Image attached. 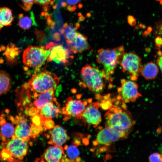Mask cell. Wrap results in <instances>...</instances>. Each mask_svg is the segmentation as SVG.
Segmentation results:
<instances>
[{
	"mask_svg": "<svg viewBox=\"0 0 162 162\" xmlns=\"http://www.w3.org/2000/svg\"><path fill=\"white\" fill-rule=\"evenodd\" d=\"M61 6L63 7H64L67 6V4L65 2H62L61 4Z\"/></svg>",
	"mask_w": 162,
	"mask_h": 162,
	"instance_id": "ab89813d",
	"label": "cell"
},
{
	"mask_svg": "<svg viewBox=\"0 0 162 162\" xmlns=\"http://www.w3.org/2000/svg\"><path fill=\"white\" fill-rule=\"evenodd\" d=\"M59 106L60 104L56 98L39 110L38 114L48 119L56 117L60 112Z\"/></svg>",
	"mask_w": 162,
	"mask_h": 162,
	"instance_id": "d6986e66",
	"label": "cell"
},
{
	"mask_svg": "<svg viewBox=\"0 0 162 162\" xmlns=\"http://www.w3.org/2000/svg\"><path fill=\"white\" fill-rule=\"evenodd\" d=\"M64 152L62 147L54 145L49 146L44 151L40 159V161L64 162Z\"/></svg>",
	"mask_w": 162,
	"mask_h": 162,
	"instance_id": "4fadbf2b",
	"label": "cell"
},
{
	"mask_svg": "<svg viewBox=\"0 0 162 162\" xmlns=\"http://www.w3.org/2000/svg\"><path fill=\"white\" fill-rule=\"evenodd\" d=\"M51 0H34V2L36 4L44 6L47 5Z\"/></svg>",
	"mask_w": 162,
	"mask_h": 162,
	"instance_id": "f546056e",
	"label": "cell"
},
{
	"mask_svg": "<svg viewBox=\"0 0 162 162\" xmlns=\"http://www.w3.org/2000/svg\"><path fill=\"white\" fill-rule=\"evenodd\" d=\"M52 38L56 41H60L61 39L60 34L58 32H55L52 35Z\"/></svg>",
	"mask_w": 162,
	"mask_h": 162,
	"instance_id": "d6a6232c",
	"label": "cell"
},
{
	"mask_svg": "<svg viewBox=\"0 0 162 162\" xmlns=\"http://www.w3.org/2000/svg\"><path fill=\"white\" fill-rule=\"evenodd\" d=\"M154 34L162 38V19L158 21L154 28Z\"/></svg>",
	"mask_w": 162,
	"mask_h": 162,
	"instance_id": "4316f807",
	"label": "cell"
},
{
	"mask_svg": "<svg viewBox=\"0 0 162 162\" xmlns=\"http://www.w3.org/2000/svg\"><path fill=\"white\" fill-rule=\"evenodd\" d=\"M1 48H0V51H1Z\"/></svg>",
	"mask_w": 162,
	"mask_h": 162,
	"instance_id": "f5cc1de1",
	"label": "cell"
},
{
	"mask_svg": "<svg viewBox=\"0 0 162 162\" xmlns=\"http://www.w3.org/2000/svg\"><path fill=\"white\" fill-rule=\"evenodd\" d=\"M161 4H162V3ZM161 8H162V7Z\"/></svg>",
	"mask_w": 162,
	"mask_h": 162,
	"instance_id": "db71d44e",
	"label": "cell"
},
{
	"mask_svg": "<svg viewBox=\"0 0 162 162\" xmlns=\"http://www.w3.org/2000/svg\"><path fill=\"white\" fill-rule=\"evenodd\" d=\"M59 81L55 74L44 69L32 76L28 81V87L34 92L41 93L55 89Z\"/></svg>",
	"mask_w": 162,
	"mask_h": 162,
	"instance_id": "277c9868",
	"label": "cell"
},
{
	"mask_svg": "<svg viewBox=\"0 0 162 162\" xmlns=\"http://www.w3.org/2000/svg\"><path fill=\"white\" fill-rule=\"evenodd\" d=\"M82 5L81 3L79 4L78 5V7L80 8H82Z\"/></svg>",
	"mask_w": 162,
	"mask_h": 162,
	"instance_id": "bcb514c9",
	"label": "cell"
},
{
	"mask_svg": "<svg viewBox=\"0 0 162 162\" xmlns=\"http://www.w3.org/2000/svg\"><path fill=\"white\" fill-rule=\"evenodd\" d=\"M149 160L151 162H162V153H154L149 156Z\"/></svg>",
	"mask_w": 162,
	"mask_h": 162,
	"instance_id": "484cf974",
	"label": "cell"
},
{
	"mask_svg": "<svg viewBox=\"0 0 162 162\" xmlns=\"http://www.w3.org/2000/svg\"><path fill=\"white\" fill-rule=\"evenodd\" d=\"M67 9L68 10L71 11L72 12L74 10L73 9L72 7H71L70 5H68L67 7Z\"/></svg>",
	"mask_w": 162,
	"mask_h": 162,
	"instance_id": "74e56055",
	"label": "cell"
},
{
	"mask_svg": "<svg viewBox=\"0 0 162 162\" xmlns=\"http://www.w3.org/2000/svg\"><path fill=\"white\" fill-rule=\"evenodd\" d=\"M155 41L156 46L160 47L162 45V38L161 37L158 36L155 39Z\"/></svg>",
	"mask_w": 162,
	"mask_h": 162,
	"instance_id": "4dcf8cb0",
	"label": "cell"
},
{
	"mask_svg": "<svg viewBox=\"0 0 162 162\" xmlns=\"http://www.w3.org/2000/svg\"><path fill=\"white\" fill-rule=\"evenodd\" d=\"M139 26L140 28H145L146 27V26L145 25H144L143 24H140L139 25Z\"/></svg>",
	"mask_w": 162,
	"mask_h": 162,
	"instance_id": "7bdbcfd3",
	"label": "cell"
},
{
	"mask_svg": "<svg viewBox=\"0 0 162 162\" xmlns=\"http://www.w3.org/2000/svg\"><path fill=\"white\" fill-rule=\"evenodd\" d=\"M124 137L121 134L109 127H105L98 133L96 141L99 144L108 145Z\"/></svg>",
	"mask_w": 162,
	"mask_h": 162,
	"instance_id": "5bb4252c",
	"label": "cell"
},
{
	"mask_svg": "<svg viewBox=\"0 0 162 162\" xmlns=\"http://www.w3.org/2000/svg\"><path fill=\"white\" fill-rule=\"evenodd\" d=\"M68 26V25L67 23H64L63 25V26L64 28H66Z\"/></svg>",
	"mask_w": 162,
	"mask_h": 162,
	"instance_id": "ee69618b",
	"label": "cell"
},
{
	"mask_svg": "<svg viewBox=\"0 0 162 162\" xmlns=\"http://www.w3.org/2000/svg\"><path fill=\"white\" fill-rule=\"evenodd\" d=\"M87 105L86 101L69 97L65 100L64 105L62 109L61 113L64 116L65 120L72 117L80 119Z\"/></svg>",
	"mask_w": 162,
	"mask_h": 162,
	"instance_id": "ba28073f",
	"label": "cell"
},
{
	"mask_svg": "<svg viewBox=\"0 0 162 162\" xmlns=\"http://www.w3.org/2000/svg\"><path fill=\"white\" fill-rule=\"evenodd\" d=\"M121 86L118 89L120 97L125 102H134L142 96L138 91V85L130 80L122 79L121 80Z\"/></svg>",
	"mask_w": 162,
	"mask_h": 162,
	"instance_id": "30bf717a",
	"label": "cell"
},
{
	"mask_svg": "<svg viewBox=\"0 0 162 162\" xmlns=\"http://www.w3.org/2000/svg\"><path fill=\"white\" fill-rule=\"evenodd\" d=\"M156 61V63L162 72V54L160 55Z\"/></svg>",
	"mask_w": 162,
	"mask_h": 162,
	"instance_id": "1f68e13d",
	"label": "cell"
},
{
	"mask_svg": "<svg viewBox=\"0 0 162 162\" xmlns=\"http://www.w3.org/2000/svg\"><path fill=\"white\" fill-rule=\"evenodd\" d=\"M50 53L49 50L44 46H30L23 52V62L26 66L38 68L47 60Z\"/></svg>",
	"mask_w": 162,
	"mask_h": 162,
	"instance_id": "5b68a950",
	"label": "cell"
},
{
	"mask_svg": "<svg viewBox=\"0 0 162 162\" xmlns=\"http://www.w3.org/2000/svg\"><path fill=\"white\" fill-rule=\"evenodd\" d=\"M15 128L11 124L5 123L1 126L0 129V134L3 139L12 138L14 135Z\"/></svg>",
	"mask_w": 162,
	"mask_h": 162,
	"instance_id": "603a6c76",
	"label": "cell"
},
{
	"mask_svg": "<svg viewBox=\"0 0 162 162\" xmlns=\"http://www.w3.org/2000/svg\"><path fill=\"white\" fill-rule=\"evenodd\" d=\"M86 16L88 17H90L92 15L90 13H88L86 14Z\"/></svg>",
	"mask_w": 162,
	"mask_h": 162,
	"instance_id": "f6af8a7d",
	"label": "cell"
},
{
	"mask_svg": "<svg viewBox=\"0 0 162 162\" xmlns=\"http://www.w3.org/2000/svg\"><path fill=\"white\" fill-rule=\"evenodd\" d=\"M56 23L55 22L53 21H52L50 27L52 29H53L55 26V25Z\"/></svg>",
	"mask_w": 162,
	"mask_h": 162,
	"instance_id": "8d00e7d4",
	"label": "cell"
},
{
	"mask_svg": "<svg viewBox=\"0 0 162 162\" xmlns=\"http://www.w3.org/2000/svg\"><path fill=\"white\" fill-rule=\"evenodd\" d=\"M41 15L42 16H45V12H42L41 13Z\"/></svg>",
	"mask_w": 162,
	"mask_h": 162,
	"instance_id": "681fc988",
	"label": "cell"
},
{
	"mask_svg": "<svg viewBox=\"0 0 162 162\" xmlns=\"http://www.w3.org/2000/svg\"><path fill=\"white\" fill-rule=\"evenodd\" d=\"M87 39L85 35L76 32L75 37L68 45L74 53L82 52L89 49L90 47Z\"/></svg>",
	"mask_w": 162,
	"mask_h": 162,
	"instance_id": "2e32d148",
	"label": "cell"
},
{
	"mask_svg": "<svg viewBox=\"0 0 162 162\" xmlns=\"http://www.w3.org/2000/svg\"><path fill=\"white\" fill-rule=\"evenodd\" d=\"M82 15V14L80 13H79L78 14V16H80Z\"/></svg>",
	"mask_w": 162,
	"mask_h": 162,
	"instance_id": "816d5d0a",
	"label": "cell"
},
{
	"mask_svg": "<svg viewBox=\"0 0 162 162\" xmlns=\"http://www.w3.org/2000/svg\"><path fill=\"white\" fill-rule=\"evenodd\" d=\"M99 104L98 102L92 103L86 106L82 113L80 118L88 127H95L101 120L100 113L99 110Z\"/></svg>",
	"mask_w": 162,
	"mask_h": 162,
	"instance_id": "8fae6325",
	"label": "cell"
},
{
	"mask_svg": "<svg viewBox=\"0 0 162 162\" xmlns=\"http://www.w3.org/2000/svg\"><path fill=\"white\" fill-rule=\"evenodd\" d=\"M11 78L6 72L0 70V95L4 94L10 89L11 86Z\"/></svg>",
	"mask_w": 162,
	"mask_h": 162,
	"instance_id": "7402d4cb",
	"label": "cell"
},
{
	"mask_svg": "<svg viewBox=\"0 0 162 162\" xmlns=\"http://www.w3.org/2000/svg\"><path fill=\"white\" fill-rule=\"evenodd\" d=\"M106 126L123 135L125 137L130 133L134 123L130 113L125 108L113 107L105 116Z\"/></svg>",
	"mask_w": 162,
	"mask_h": 162,
	"instance_id": "6da1fadb",
	"label": "cell"
},
{
	"mask_svg": "<svg viewBox=\"0 0 162 162\" xmlns=\"http://www.w3.org/2000/svg\"><path fill=\"white\" fill-rule=\"evenodd\" d=\"M139 26L137 25H135V28L136 29H137L139 28Z\"/></svg>",
	"mask_w": 162,
	"mask_h": 162,
	"instance_id": "f907efd6",
	"label": "cell"
},
{
	"mask_svg": "<svg viewBox=\"0 0 162 162\" xmlns=\"http://www.w3.org/2000/svg\"><path fill=\"white\" fill-rule=\"evenodd\" d=\"M46 20L47 25L50 27V23L52 20L50 16L47 17Z\"/></svg>",
	"mask_w": 162,
	"mask_h": 162,
	"instance_id": "e575fe53",
	"label": "cell"
},
{
	"mask_svg": "<svg viewBox=\"0 0 162 162\" xmlns=\"http://www.w3.org/2000/svg\"><path fill=\"white\" fill-rule=\"evenodd\" d=\"M46 136L49 144L61 147L69 139L66 130L58 125L54 126Z\"/></svg>",
	"mask_w": 162,
	"mask_h": 162,
	"instance_id": "7c38bea8",
	"label": "cell"
},
{
	"mask_svg": "<svg viewBox=\"0 0 162 162\" xmlns=\"http://www.w3.org/2000/svg\"><path fill=\"white\" fill-rule=\"evenodd\" d=\"M57 7V5L56 4H55V5L52 6L53 8L54 9H56V8Z\"/></svg>",
	"mask_w": 162,
	"mask_h": 162,
	"instance_id": "c3c4849f",
	"label": "cell"
},
{
	"mask_svg": "<svg viewBox=\"0 0 162 162\" xmlns=\"http://www.w3.org/2000/svg\"><path fill=\"white\" fill-rule=\"evenodd\" d=\"M159 72L158 68L153 62H151L142 67L140 73L147 80L155 79Z\"/></svg>",
	"mask_w": 162,
	"mask_h": 162,
	"instance_id": "ffe728a7",
	"label": "cell"
},
{
	"mask_svg": "<svg viewBox=\"0 0 162 162\" xmlns=\"http://www.w3.org/2000/svg\"><path fill=\"white\" fill-rule=\"evenodd\" d=\"M18 24L19 26L24 30H27L31 28L34 22V16L32 17L28 16H24L23 14L19 15Z\"/></svg>",
	"mask_w": 162,
	"mask_h": 162,
	"instance_id": "cb8c5ba5",
	"label": "cell"
},
{
	"mask_svg": "<svg viewBox=\"0 0 162 162\" xmlns=\"http://www.w3.org/2000/svg\"><path fill=\"white\" fill-rule=\"evenodd\" d=\"M75 28L77 29L79 28L80 27V25L79 22H77L75 24Z\"/></svg>",
	"mask_w": 162,
	"mask_h": 162,
	"instance_id": "60d3db41",
	"label": "cell"
},
{
	"mask_svg": "<svg viewBox=\"0 0 162 162\" xmlns=\"http://www.w3.org/2000/svg\"><path fill=\"white\" fill-rule=\"evenodd\" d=\"M23 5L21 7L25 11H27L30 10L33 4L34 0H21Z\"/></svg>",
	"mask_w": 162,
	"mask_h": 162,
	"instance_id": "83f0119b",
	"label": "cell"
},
{
	"mask_svg": "<svg viewBox=\"0 0 162 162\" xmlns=\"http://www.w3.org/2000/svg\"><path fill=\"white\" fill-rule=\"evenodd\" d=\"M80 0H66L67 3L70 5H73L78 3Z\"/></svg>",
	"mask_w": 162,
	"mask_h": 162,
	"instance_id": "836d02e7",
	"label": "cell"
},
{
	"mask_svg": "<svg viewBox=\"0 0 162 162\" xmlns=\"http://www.w3.org/2000/svg\"><path fill=\"white\" fill-rule=\"evenodd\" d=\"M121 59L119 64L123 72H128L131 80H136L142 66L141 58L135 53L130 52L124 53Z\"/></svg>",
	"mask_w": 162,
	"mask_h": 162,
	"instance_id": "8992f818",
	"label": "cell"
},
{
	"mask_svg": "<svg viewBox=\"0 0 162 162\" xmlns=\"http://www.w3.org/2000/svg\"><path fill=\"white\" fill-rule=\"evenodd\" d=\"M46 47L50 51V53L47 59L49 62L53 61L57 64H65L67 63L71 56L70 52L61 44H57L50 42Z\"/></svg>",
	"mask_w": 162,
	"mask_h": 162,
	"instance_id": "9c48e42d",
	"label": "cell"
},
{
	"mask_svg": "<svg viewBox=\"0 0 162 162\" xmlns=\"http://www.w3.org/2000/svg\"><path fill=\"white\" fill-rule=\"evenodd\" d=\"M124 53V48L123 46L112 49H100L98 51L96 61L103 65L106 80H112L111 76L114 73Z\"/></svg>",
	"mask_w": 162,
	"mask_h": 162,
	"instance_id": "3957f363",
	"label": "cell"
},
{
	"mask_svg": "<svg viewBox=\"0 0 162 162\" xmlns=\"http://www.w3.org/2000/svg\"><path fill=\"white\" fill-rule=\"evenodd\" d=\"M80 142L76 140L69 145H66L63 148L64 152V162H78L81 160L80 152L78 148Z\"/></svg>",
	"mask_w": 162,
	"mask_h": 162,
	"instance_id": "ac0fdd59",
	"label": "cell"
},
{
	"mask_svg": "<svg viewBox=\"0 0 162 162\" xmlns=\"http://www.w3.org/2000/svg\"><path fill=\"white\" fill-rule=\"evenodd\" d=\"M80 77L82 86L88 88L91 92L99 94L103 91L105 87L104 79L106 80L103 70L87 64L82 68Z\"/></svg>",
	"mask_w": 162,
	"mask_h": 162,
	"instance_id": "7a4b0ae2",
	"label": "cell"
},
{
	"mask_svg": "<svg viewBox=\"0 0 162 162\" xmlns=\"http://www.w3.org/2000/svg\"><path fill=\"white\" fill-rule=\"evenodd\" d=\"M85 17L82 15L79 17V21L80 22L83 21L85 20Z\"/></svg>",
	"mask_w": 162,
	"mask_h": 162,
	"instance_id": "d590c367",
	"label": "cell"
},
{
	"mask_svg": "<svg viewBox=\"0 0 162 162\" xmlns=\"http://www.w3.org/2000/svg\"><path fill=\"white\" fill-rule=\"evenodd\" d=\"M55 91V89H54L41 93L34 92V96L35 100L33 103L34 107L39 110L52 101L56 98Z\"/></svg>",
	"mask_w": 162,
	"mask_h": 162,
	"instance_id": "e0dca14e",
	"label": "cell"
},
{
	"mask_svg": "<svg viewBox=\"0 0 162 162\" xmlns=\"http://www.w3.org/2000/svg\"><path fill=\"white\" fill-rule=\"evenodd\" d=\"M29 140L17 137H12L3 150L9 155L11 160L13 158L22 160L26 155L28 148Z\"/></svg>",
	"mask_w": 162,
	"mask_h": 162,
	"instance_id": "52a82bcc",
	"label": "cell"
},
{
	"mask_svg": "<svg viewBox=\"0 0 162 162\" xmlns=\"http://www.w3.org/2000/svg\"><path fill=\"white\" fill-rule=\"evenodd\" d=\"M76 29L71 26H68L65 30L64 37L68 44L70 43L75 37Z\"/></svg>",
	"mask_w": 162,
	"mask_h": 162,
	"instance_id": "d4e9b609",
	"label": "cell"
},
{
	"mask_svg": "<svg viewBox=\"0 0 162 162\" xmlns=\"http://www.w3.org/2000/svg\"><path fill=\"white\" fill-rule=\"evenodd\" d=\"M50 3L51 5H53L54 4V2L53 1H51Z\"/></svg>",
	"mask_w": 162,
	"mask_h": 162,
	"instance_id": "7dc6e473",
	"label": "cell"
},
{
	"mask_svg": "<svg viewBox=\"0 0 162 162\" xmlns=\"http://www.w3.org/2000/svg\"><path fill=\"white\" fill-rule=\"evenodd\" d=\"M14 20L12 11L10 8L0 7V31L4 27L11 25Z\"/></svg>",
	"mask_w": 162,
	"mask_h": 162,
	"instance_id": "44dd1931",
	"label": "cell"
},
{
	"mask_svg": "<svg viewBox=\"0 0 162 162\" xmlns=\"http://www.w3.org/2000/svg\"></svg>",
	"mask_w": 162,
	"mask_h": 162,
	"instance_id": "11a10c76",
	"label": "cell"
},
{
	"mask_svg": "<svg viewBox=\"0 0 162 162\" xmlns=\"http://www.w3.org/2000/svg\"><path fill=\"white\" fill-rule=\"evenodd\" d=\"M59 31L61 34H63L64 33L65 29L63 28H62L59 29Z\"/></svg>",
	"mask_w": 162,
	"mask_h": 162,
	"instance_id": "f35d334b",
	"label": "cell"
},
{
	"mask_svg": "<svg viewBox=\"0 0 162 162\" xmlns=\"http://www.w3.org/2000/svg\"><path fill=\"white\" fill-rule=\"evenodd\" d=\"M16 121L14 133L12 137L29 140L30 138L32 137L31 127L27 120L21 117H19Z\"/></svg>",
	"mask_w": 162,
	"mask_h": 162,
	"instance_id": "9a60e30c",
	"label": "cell"
},
{
	"mask_svg": "<svg viewBox=\"0 0 162 162\" xmlns=\"http://www.w3.org/2000/svg\"><path fill=\"white\" fill-rule=\"evenodd\" d=\"M44 10L45 11H46L48 10V8L46 6H44L43 7Z\"/></svg>",
	"mask_w": 162,
	"mask_h": 162,
	"instance_id": "b9f144b4",
	"label": "cell"
},
{
	"mask_svg": "<svg viewBox=\"0 0 162 162\" xmlns=\"http://www.w3.org/2000/svg\"><path fill=\"white\" fill-rule=\"evenodd\" d=\"M127 21L128 23L131 26H135L136 22V19L131 15L128 16Z\"/></svg>",
	"mask_w": 162,
	"mask_h": 162,
	"instance_id": "f1b7e54d",
	"label": "cell"
}]
</instances>
